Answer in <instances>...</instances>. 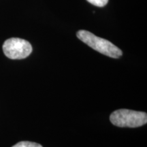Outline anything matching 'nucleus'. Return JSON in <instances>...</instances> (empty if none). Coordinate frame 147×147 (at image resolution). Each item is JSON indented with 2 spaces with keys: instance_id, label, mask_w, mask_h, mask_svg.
<instances>
[{
  "instance_id": "f257e3e1",
  "label": "nucleus",
  "mask_w": 147,
  "mask_h": 147,
  "mask_svg": "<svg viewBox=\"0 0 147 147\" xmlns=\"http://www.w3.org/2000/svg\"><path fill=\"white\" fill-rule=\"evenodd\" d=\"M76 36L78 39L83 42L84 44L106 56L115 59L119 58L122 56V51L112 42L104 38L97 37L88 31H78Z\"/></svg>"
},
{
  "instance_id": "f03ea898",
  "label": "nucleus",
  "mask_w": 147,
  "mask_h": 147,
  "mask_svg": "<svg viewBox=\"0 0 147 147\" xmlns=\"http://www.w3.org/2000/svg\"><path fill=\"white\" fill-rule=\"evenodd\" d=\"M110 121L119 127H138L146 124L147 114L144 112L128 109H119L110 116Z\"/></svg>"
},
{
  "instance_id": "7ed1b4c3",
  "label": "nucleus",
  "mask_w": 147,
  "mask_h": 147,
  "mask_svg": "<svg viewBox=\"0 0 147 147\" xmlns=\"http://www.w3.org/2000/svg\"><path fill=\"white\" fill-rule=\"evenodd\" d=\"M2 48L5 56L11 59H23L32 52L31 44L21 38H12L6 40Z\"/></svg>"
},
{
  "instance_id": "20e7f679",
  "label": "nucleus",
  "mask_w": 147,
  "mask_h": 147,
  "mask_svg": "<svg viewBox=\"0 0 147 147\" xmlns=\"http://www.w3.org/2000/svg\"><path fill=\"white\" fill-rule=\"evenodd\" d=\"M12 147H42V146L36 142H29V141H21V142L16 143Z\"/></svg>"
},
{
  "instance_id": "39448f33",
  "label": "nucleus",
  "mask_w": 147,
  "mask_h": 147,
  "mask_svg": "<svg viewBox=\"0 0 147 147\" xmlns=\"http://www.w3.org/2000/svg\"><path fill=\"white\" fill-rule=\"evenodd\" d=\"M87 1L97 7H104L108 2V0H87Z\"/></svg>"
}]
</instances>
